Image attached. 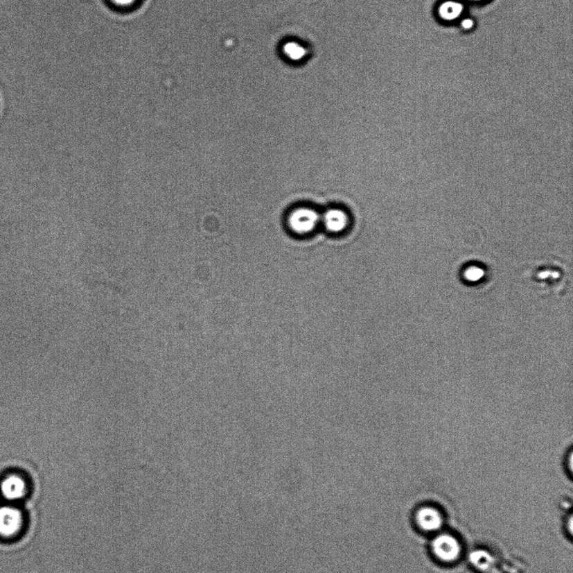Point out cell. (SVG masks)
Returning a JSON list of instances; mask_svg holds the SVG:
<instances>
[{"label":"cell","mask_w":573,"mask_h":573,"mask_svg":"<svg viewBox=\"0 0 573 573\" xmlns=\"http://www.w3.org/2000/svg\"><path fill=\"white\" fill-rule=\"evenodd\" d=\"M288 225L293 233L306 236L321 225V214L310 207H298L290 213Z\"/></svg>","instance_id":"obj_1"},{"label":"cell","mask_w":573,"mask_h":573,"mask_svg":"<svg viewBox=\"0 0 573 573\" xmlns=\"http://www.w3.org/2000/svg\"><path fill=\"white\" fill-rule=\"evenodd\" d=\"M433 555L440 562L452 563L459 558L461 547L459 540L448 533L435 537L432 543Z\"/></svg>","instance_id":"obj_2"},{"label":"cell","mask_w":573,"mask_h":573,"mask_svg":"<svg viewBox=\"0 0 573 573\" xmlns=\"http://www.w3.org/2000/svg\"><path fill=\"white\" fill-rule=\"evenodd\" d=\"M24 515L21 509L13 505L0 507V536L10 539L21 531Z\"/></svg>","instance_id":"obj_3"},{"label":"cell","mask_w":573,"mask_h":573,"mask_svg":"<svg viewBox=\"0 0 573 573\" xmlns=\"http://www.w3.org/2000/svg\"><path fill=\"white\" fill-rule=\"evenodd\" d=\"M28 492L27 483L21 475L14 473L0 481V493L10 502L21 500Z\"/></svg>","instance_id":"obj_4"},{"label":"cell","mask_w":573,"mask_h":573,"mask_svg":"<svg viewBox=\"0 0 573 573\" xmlns=\"http://www.w3.org/2000/svg\"><path fill=\"white\" fill-rule=\"evenodd\" d=\"M415 521L421 531L427 533L439 531L443 524V516L435 507L423 506L418 508Z\"/></svg>","instance_id":"obj_5"},{"label":"cell","mask_w":573,"mask_h":573,"mask_svg":"<svg viewBox=\"0 0 573 573\" xmlns=\"http://www.w3.org/2000/svg\"><path fill=\"white\" fill-rule=\"evenodd\" d=\"M349 214L342 209L330 208L321 214V225L331 234L344 232L349 228Z\"/></svg>","instance_id":"obj_6"},{"label":"cell","mask_w":573,"mask_h":573,"mask_svg":"<svg viewBox=\"0 0 573 573\" xmlns=\"http://www.w3.org/2000/svg\"><path fill=\"white\" fill-rule=\"evenodd\" d=\"M464 11V6L456 1H447L441 3L439 13L441 18L445 21H455L459 18Z\"/></svg>","instance_id":"obj_7"},{"label":"cell","mask_w":573,"mask_h":573,"mask_svg":"<svg viewBox=\"0 0 573 573\" xmlns=\"http://www.w3.org/2000/svg\"><path fill=\"white\" fill-rule=\"evenodd\" d=\"M137 1L138 0H111L114 5L122 8L133 6Z\"/></svg>","instance_id":"obj_8"},{"label":"cell","mask_w":573,"mask_h":573,"mask_svg":"<svg viewBox=\"0 0 573 573\" xmlns=\"http://www.w3.org/2000/svg\"><path fill=\"white\" fill-rule=\"evenodd\" d=\"M461 26L464 30H470L475 26V22H473L472 19H465L461 22Z\"/></svg>","instance_id":"obj_9"},{"label":"cell","mask_w":573,"mask_h":573,"mask_svg":"<svg viewBox=\"0 0 573 573\" xmlns=\"http://www.w3.org/2000/svg\"><path fill=\"white\" fill-rule=\"evenodd\" d=\"M475 1H483V0H475Z\"/></svg>","instance_id":"obj_10"}]
</instances>
